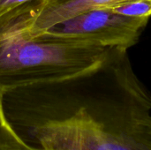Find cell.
<instances>
[{"mask_svg": "<svg viewBox=\"0 0 151 150\" xmlns=\"http://www.w3.org/2000/svg\"><path fill=\"white\" fill-rule=\"evenodd\" d=\"M112 11L127 17L150 18L151 0H127L113 7Z\"/></svg>", "mask_w": 151, "mask_h": 150, "instance_id": "cell-6", "label": "cell"}, {"mask_svg": "<svg viewBox=\"0 0 151 150\" xmlns=\"http://www.w3.org/2000/svg\"><path fill=\"white\" fill-rule=\"evenodd\" d=\"M127 0H51L34 8L29 29L38 34L48 28L88 11L111 8Z\"/></svg>", "mask_w": 151, "mask_h": 150, "instance_id": "cell-4", "label": "cell"}, {"mask_svg": "<svg viewBox=\"0 0 151 150\" xmlns=\"http://www.w3.org/2000/svg\"><path fill=\"white\" fill-rule=\"evenodd\" d=\"M127 50H111L89 103L35 128L42 149L151 150V94L136 76Z\"/></svg>", "mask_w": 151, "mask_h": 150, "instance_id": "cell-1", "label": "cell"}, {"mask_svg": "<svg viewBox=\"0 0 151 150\" xmlns=\"http://www.w3.org/2000/svg\"><path fill=\"white\" fill-rule=\"evenodd\" d=\"M19 7L0 18V91L40 84L75 81L96 71L112 48L33 34L29 26L34 8Z\"/></svg>", "mask_w": 151, "mask_h": 150, "instance_id": "cell-2", "label": "cell"}, {"mask_svg": "<svg viewBox=\"0 0 151 150\" xmlns=\"http://www.w3.org/2000/svg\"><path fill=\"white\" fill-rule=\"evenodd\" d=\"M51 0H0V18L19 7L31 4H46Z\"/></svg>", "mask_w": 151, "mask_h": 150, "instance_id": "cell-7", "label": "cell"}, {"mask_svg": "<svg viewBox=\"0 0 151 150\" xmlns=\"http://www.w3.org/2000/svg\"><path fill=\"white\" fill-rule=\"evenodd\" d=\"M4 95L0 91V150H45L27 144L12 127L4 111Z\"/></svg>", "mask_w": 151, "mask_h": 150, "instance_id": "cell-5", "label": "cell"}, {"mask_svg": "<svg viewBox=\"0 0 151 150\" xmlns=\"http://www.w3.org/2000/svg\"><path fill=\"white\" fill-rule=\"evenodd\" d=\"M149 19L124 16L111 8H101L78 14L42 33L88 45L127 50L137 43Z\"/></svg>", "mask_w": 151, "mask_h": 150, "instance_id": "cell-3", "label": "cell"}]
</instances>
